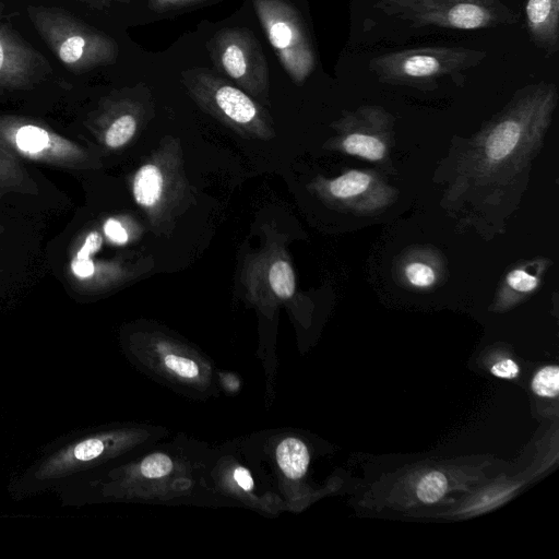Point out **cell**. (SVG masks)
Returning a JSON list of instances; mask_svg holds the SVG:
<instances>
[{"instance_id":"6da1fadb","label":"cell","mask_w":559,"mask_h":559,"mask_svg":"<svg viewBox=\"0 0 559 559\" xmlns=\"http://www.w3.org/2000/svg\"><path fill=\"white\" fill-rule=\"evenodd\" d=\"M27 14L40 37L69 71L84 73L116 61L117 43L68 12L29 5Z\"/></svg>"},{"instance_id":"7a4b0ae2","label":"cell","mask_w":559,"mask_h":559,"mask_svg":"<svg viewBox=\"0 0 559 559\" xmlns=\"http://www.w3.org/2000/svg\"><path fill=\"white\" fill-rule=\"evenodd\" d=\"M181 81L199 106L225 124L254 136L267 138L271 134L265 110L243 90L210 69L185 70Z\"/></svg>"},{"instance_id":"3957f363","label":"cell","mask_w":559,"mask_h":559,"mask_svg":"<svg viewBox=\"0 0 559 559\" xmlns=\"http://www.w3.org/2000/svg\"><path fill=\"white\" fill-rule=\"evenodd\" d=\"M378 7L413 26L477 29L514 20L501 0H381Z\"/></svg>"},{"instance_id":"277c9868","label":"cell","mask_w":559,"mask_h":559,"mask_svg":"<svg viewBox=\"0 0 559 559\" xmlns=\"http://www.w3.org/2000/svg\"><path fill=\"white\" fill-rule=\"evenodd\" d=\"M262 28L282 67L297 84L310 75L314 51L298 11L286 0H252Z\"/></svg>"},{"instance_id":"5b68a950","label":"cell","mask_w":559,"mask_h":559,"mask_svg":"<svg viewBox=\"0 0 559 559\" xmlns=\"http://www.w3.org/2000/svg\"><path fill=\"white\" fill-rule=\"evenodd\" d=\"M484 56L461 47H423L381 55L371 60L370 68L384 82L405 84L457 73Z\"/></svg>"},{"instance_id":"8992f818","label":"cell","mask_w":559,"mask_h":559,"mask_svg":"<svg viewBox=\"0 0 559 559\" xmlns=\"http://www.w3.org/2000/svg\"><path fill=\"white\" fill-rule=\"evenodd\" d=\"M215 67L253 97L267 96L269 68L259 40L247 28H225L209 41Z\"/></svg>"},{"instance_id":"52a82bcc","label":"cell","mask_w":559,"mask_h":559,"mask_svg":"<svg viewBox=\"0 0 559 559\" xmlns=\"http://www.w3.org/2000/svg\"><path fill=\"white\" fill-rule=\"evenodd\" d=\"M51 72L47 59L5 27H0V85L26 86Z\"/></svg>"},{"instance_id":"ba28073f","label":"cell","mask_w":559,"mask_h":559,"mask_svg":"<svg viewBox=\"0 0 559 559\" xmlns=\"http://www.w3.org/2000/svg\"><path fill=\"white\" fill-rule=\"evenodd\" d=\"M526 25L533 43L552 56L559 49V0H527Z\"/></svg>"},{"instance_id":"9c48e42d","label":"cell","mask_w":559,"mask_h":559,"mask_svg":"<svg viewBox=\"0 0 559 559\" xmlns=\"http://www.w3.org/2000/svg\"><path fill=\"white\" fill-rule=\"evenodd\" d=\"M165 187L162 169L153 163L144 164L133 179V197L138 204L152 209L160 201Z\"/></svg>"},{"instance_id":"30bf717a","label":"cell","mask_w":559,"mask_h":559,"mask_svg":"<svg viewBox=\"0 0 559 559\" xmlns=\"http://www.w3.org/2000/svg\"><path fill=\"white\" fill-rule=\"evenodd\" d=\"M276 460L284 475L289 479L296 480L306 474L310 462V454L304 441L295 437H288L277 445Z\"/></svg>"},{"instance_id":"8fae6325","label":"cell","mask_w":559,"mask_h":559,"mask_svg":"<svg viewBox=\"0 0 559 559\" xmlns=\"http://www.w3.org/2000/svg\"><path fill=\"white\" fill-rule=\"evenodd\" d=\"M118 103L119 114L112 118L105 132V142L112 148H118L129 142L138 129V105L124 98Z\"/></svg>"},{"instance_id":"7c38bea8","label":"cell","mask_w":559,"mask_h":559,"mask_svg":"<svg viewBox=\"0 0 559 559\" xmlns=\"http://www.w3.org/2000/svg\"><path fill=\"white\" fill-rule=\"evenodd\" d=\"M373 183L370 174L360 170H349L328 182L329 193L338 200H356L358 195L368 192Z\"/></svg>"},{"instance_id":"4fadbf2b","label":"cell","mask_w":559,"mask_h":559,"mask_svg":"<svg viewBox=\"0 0 559 559\" xmlns=\"http://www.w3.org/2000/svg\"><path fill=\"white\" fill-rule=\"evenodd\" d=\"M343 150L354 156L368 160H381L386 152L384 142L376 134L354 131L342 141Z\"/></svg>"},{"instance_id":"5bb4252c","label":"cell","mask_w":559,"mask_h":559,"mask_svg":"<svg viewBox=\"0 0 559 559\" xmlns=\"http://www.w3.org/2000/svg\"><path fill=\"white\" fill-rule=\"evenodd\" d=\"M449 490V479L439 469L423 473L415 483L414 492L417 500L424 504L439 502Z\"/></svg>"},{"instance_id":"9a60e30c","label":"cell","mask_w":559,"mask_h":559,"mask_svg":"<svg viewBox=\"0 0 559 559\" xmlns=\"http://www.w3.org/2000/svg\"><path fill=\"white\" fill-rule=\"evenodd\" d=\"M273 293L281 299H288L295 293V275L290 264L283 259L274 261L267 273Z\"/></svg>"},{"instance_id":"2e32d148","label":"cell","mask_w":559,"mask_h":559,"mask_svg":"<svg viewBox=\"0 0 559 559\" xmlns=\"http://www.w3.org/2000/svg\"><path fill=\"white\" fill-rule=\"evenodd\" d=\"M532 391L543 399H556L559 392V368L547 365L539 368L531 380Z\"/></svg>"},{"instance_id":"e0dca14e","label":"cell","mask_w":559,"mask_h":559,"mask_svg":"<svg viewBox=\"0 0 559 559\" xmlns=\"http://www.w3.org/2000/svg\"><path fill=\"white\" fill-rule=\"evenodd\" d=\"M15 141L22 151L39 152L49 144L48 132L34 124H24L20 127L15 133Z\"/></svg>"},{"instance_id":"ac0fdd59","label":"cell","mask_w":559,"mask_h":559,"mask_svg":"<svg viewBox=\"0 0 559 559\" xmlns=\"http://www.w3.org/2000/svg\"><path fill=\"white\" fill-rule=\"evenodd\" d=\"M404 274L407 282L417 288H428L436 282L435 269L425 262L413 261L406 264Z\"/></svg>"},{"instance_id":"d6986e66","label":"cell","mask_w":559,"mask_h":559,"mask_svg":"<svg viewBox=\"0 0 559 559\" xmlns=\"http://www.w3.org/2000/svg\"><path fill=\"white\" fill-rule=\"evenodd\" d=\"M506 282L513 292L527 294L538 287L540 278L537 274L527 271L525 267H518L508 273Z\"/></svg>"},{"instance_id":"ffe728a7","label":"cell","mask_w":559,"mask_h":559,"mask_svg":"<svg viewBox=\"0 0 559 559\" xmlns=\"http://www.w3.org/2000/svg\"><path fill=\"white\" fill-rule=\"evenodd\" d=\"M173 469L171 459L164 453H154L146 456L141 465L140 472L146 478H160L170 474Z\"/></svg>"},{"instance_id":"44dd1931","label":"cell","mask_w":559,"mask_h":559,"mask_svg":"<svg viewBox=\"0 0 559 559\" xmlns=\"http://www.w3.org/2000/svg\"><path fill=\"white\" fill-rule=\"evenodd\" d=\"M164 365L170 372L187 380L195 379L200 374L198 364L183 356L167 354L164 356Z\"/></svg>"},{"instance_id":"7402d4cb","label":"cell","mask_w":559,"mask_h":559,"mask_svg":"<svg viewBox=\"0 0 559 559\" xmlns=\"http://www.w3.org/2000/svg\"><path fill=\"white\" fill-rule=\"evenodd\" d=\"M490 372L497 378L511 380L519 377L520 366L512 358L504 357L490 366Z\"/></svg>"},{"instance_id":"603a6c76","label":"cell","mask_w":559,"mask_h":559,"mask_svg":"<svg viewBox=\"0 0 559 559\" xmlns=\"http://www.w3.org/2000/svg\"><path fill=\"white\" fill-rule=\"evenodd\" d=\"M516 486L510 487H498V489H491L488 492H485L479 500L475 502L473 509L480 510L483 508H490L492 504H498L501 499H506L508 495L514 490Z\"/></svg>"},{"instance_id":"cb8c5ba5","label":"cell","mask_w":559,"mask_h":559,"mask_svg":"<svg viewBox=\"0 0 559 559\" xmlns=\"http://www.w3.org/2000/svg\"><path fill=\"white\" fill-rule=\"evenodd\" d=\"M204 1L206 0H148V7L151 10L155 12L163 13L170 10H177L180 8L201 3Z\"/></svg>"},{"instance_id":"d4e9b609","label":"cell","mask_w":559,"mask_h":559,"mask_svg":"<svg viewBox=\"0 0 559 559\" xmlns=\"http://www.w3.org/2000/svg\"><path fill=\"white\" fill-rule=\"evenodd\" d=\"M104 230L106 236L115 243L123 245L128 241V234L117 219H107L104 225Z\"/></svg>"},{"instance_id":"484cf974","label":"cell","mask_w":559,"mask_h":559,"mask_svg":"<svg viewBox=\"0 0 559 559\" xmlns=\"http://www.w3.org/2000/svg\"><path fill=\"white\" fill-rule=\"evenodd\" d=\"M103 243L102 236L97 231H91L79 252L76 253V258H90L91 254L97 252Z\"/></svg>"},{"instance_id":"4316f807","label":"cell","mask_w":559,"mask_h":559,"mask_svg":"<svg viewBox=\"0 0 559 559\" xmlns=\"http://www.w3.org/2000/svg\"><path fill=\"white\" fill-rule=\"evenodd\" d=\"M72 272L81 278L91 277L95 271L91 258H74L71 262Z\"/></svg>"},{"instance_id":"83f0119b","label":"cell","mask_w":559,"mask_h":559,"mask_svg":"<svg viewBox=\"0 0 559 559\" xmlns=\"http://www.w3.org/2000/svg\"><path fill=\"white\" fill-rule=\"evenodd\" d=\"M235 481L246 491H250L253 488V479L249 471L245 467H237L234 471Z\"/></svg>"},{"instance_id":"f1b7e54d","label":"cell","mask_w":559,"mask_h":559,"mask_svg":"<svg viewBox=\"0 0 559 559\" xmlns=\"http://www.w3.org/2000/svg\"><path fill=\"white\" fill-rule=\"evenodd\" d=\"M114 1H117V2H126L128 0H96V5H97V9H100V8H104V7H107L109 5L111 2Z\"/></svg>"},{"instance_id":"f546056e","label":"cell","mask_w":559,"mask_h":559,"mask_svg":"<svg viewBox=\"0 0 559 559\" xmlns=\"http://www.w3.org/2000/svg\"><path fill=\"white\" fill-rule=\"evenodd\" d=\"M78 1H82V2H85V3H87L88 5H91L93 8H97L96 0H78Z\"/></svg>"}]
</instances>
